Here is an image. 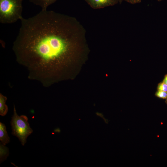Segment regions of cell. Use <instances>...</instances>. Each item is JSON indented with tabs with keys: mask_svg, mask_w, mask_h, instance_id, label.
Returning <instances> with one entry per match:
<instances>
[{
	"mask_svg": "<svg viewBox=\"0 0 167 167\" xmlns=\"http://www.w3.org/2000/svg\"><path fill=\"white\" fill-rule=\"evenodd\" d=\"M12 49L16 61L28 71V79L49 87L54 81L57 65L68 57L79 33L75 20L53 11H41L22 17Z\"/></svg>",
	"mask_w": 167,
	"mask_h": 167,
	"instance_id": "1",
	"label": "cell"
},
{
	"mask_svg": "<svg viewBox=\"0 0 167 167\" xmlns=\"http://www.w3.org/2000/svg\"><path fill=\"white\" fill-rule=\"evenodd\" d=\"M23 0H0V22L14 23L23 17Z\"/></svg>",
	"mask_w": 167,
	"mask_h": 167,
	"instance_id": "2",
	"label": "cell"
},
{
	"mask_svg": "<svg viewBox=\"0 0 167 167\" xmlns=\"http://www.w3.org/2000/svg\"><path fill=\"white\" fill-rule=\"evenodd\" d=\"M13 111L11 122L12 134L17 137L22 144L24 146L26 142L28 137L32 133L33 130L28 122L27 117L24 115L19 116L16 113L14 105Z\"/></svg>",
	"mask_w": 167,
	"mask_h": 167,
	"instance_id": "3",
	"label": "cell"
},
{
	"mask_svg": "<svg viewBox=\"0 0 167 167\" xmlns=\"http://www.w3.org/2000/svg\"><path fill=\"white\" fill-rule=\"evenodd\" d=\"M92 8H100L112 6L117 4L118 0H85Z\"/></svg>",
	"mask_w": 167,
	"mask_h": 167,
	"instance_id": "4",
	"label": "cell"
},
{
	"mask_svg": "<svg viewBox=\"0 0 167 167\" xmlns=\"http://www.w3.org/2000/svg\"><path fill=\"white\" fill-rule=\"evenodd\" d=\"M0 140L4 145L10 142V138L7 134L4 124L0 122Z\"/></svg>",
	"mask_w": 167,
	"mask_h": 167,
	"instance_id": "5",
	"label": "cell"
},
{
	"mask_svg": "<svg viewBox=\"0 0 167 167\" xmlns=\"http://www.w3.org/2000/svg\"><path fill=\"white\" fill-rule=\"evenodd\" d=\"M30 2L42 8V10H47V7L58 0H29Z\"/></svg>",
	"mask_w": 167,
	"mask_h": 167,
	"instance_id": "6",
	"label": "cell"
},
{
	"mask_svg": "<svg viewBox=\"0 0 167 167\" xmlns=\"http://www.w3.org/2000/svg\"><path fill=\"white\" fill-rule=\"evenodd\" d=\"M7 99L6 96L0 94V115L2 116L5 115L8 112V107L6 104Z\"/></svg>",
	"mask_w": 167,
	"mask_h": 167,
	"instance_id": "7",
	"label": "cell"
},
{
	"mask_svg": "<svg viewBox=\"0 0 167 167\" xmlns=\"http://www.w3.org/2000/svg\"><path fill=\"white\" fill-rule=\"evenodd\" d=\"M5 146L2 143H1L0 146L1 163L6 159L9 153L8 148Z\"/></svg>",
	"mask_w": 167,
	"mask_h": 167,
	"instance_id": "8",
	"label": "cell"
},
{
	"mask_svg": "<svg viewBox=\"0 0 167 167\" xmlns=\"http://www.w3.org/2000/svg\"><path fill=\"white\" fill-rule=\"evenodd\" d=\"M156 95L159 98L162 99L167 98V92L158 90L156 93Z\"/></svg>",
	"mask_w": 167,
	"mask_h": 167,
	"instance_id": "9",
	"label": "cell"
},
{
	"mask_svg": "<svg viewBox=\"0 0 167 167\" xmlns=\"http://www.w3.org/2000/svg\"><path fill=\"white\" fill-rule=\"evenodd\" d=\"M158 90L167 92V85L163 82L158 85Z\"/></svg>",
	"mask_w": 167,
	"mask_h": 167,
	"instance_id": "10",
	"label": "cell"
},
{
	"mask_svg": "<svg viewBox=\"0 0 167 167\" xmlns=\"http://www.w3.org/2000/svg\"><path fill=\"white\" fill-rule=\"evenodd\" d=\"M142 0H122L130 4H134L139 3L141 2Z\"/></svg>",
	"mask_w": 167,
	"mask_h": 167,
	"instance_id": "11",
	"label": "cell"
},
{
	"mask_svg": "<svg viewBox=\"0 0 167 167\" xmlns=\"http://www.w3.org/2000/svg\"><path fill=\"white\" fill-rule=\"evenodd\" d=\"M96 114L98 115V116H99L101 117H102L104 120L105 122L107 123V121H106V119H105L104 117H103V115H102V114H101V113H96Z\"/></svg>",
	"mask_w": 167,
	"mask_h": 167,
	"instance_id": "12",
	"label": "cell"
},
{
	"mask_svg": "<svg viewBox=\"0 0 167 167\" xmlns=\"http://www.w3.org/2000/svg\"><path fill=\"white\" fill-rule=\"evenodd\" d=\"M163 82L167 85V75L165 76L163 80Z\"/></svg>",
	"mask_w": 167,
	"mask_h": 167,
	"instance_id": "13",
	"label": "cell"
},
{
	"mask_svg": "<svg viewBox=\"0 0 167 167\" xmlns=\"http://www.w3.org/2000/svg\"><path fill=\"white\" fill-rule=\"evenodd\" d=\"M118 2H119L120 3H121L122 2V0H118Z\"/></svg>",
	"mask_w": 167,
	"mask_h": 167,
	"instance_id": "14",
	"label": "cell"
},
{
	"mask_svg": "<svg viewBox=\"0 0 167 167\" xmlns=\"http://www.w3.org/2000/svg\"><path fill=\"white\" fill-rule=\"evenodd\" d=\"M157 1H159V2H160V1H162L163 0H157Z\"/></svg>",
	"mask_w": 167,
	"mask_h": 167,
	"instance_id": "15",
	"label": "cell"
}]
</instances>
